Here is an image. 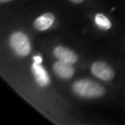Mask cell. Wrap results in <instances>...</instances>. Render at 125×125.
<instances>
[{
    "mask_svg": "<svg viewBox=\"0 0 125 125\" xmlns=\"http://www.w3.org/2000/svg\"><path fill=\"white\" fill-rule=\"evenodd\" d=\"M71 91L83 99H99L105 95V88L90 78H81L71 84Z\"/></svg>",
    "mask_w": 125,
    "mask_h": 125,
    "instance_id": "cell-1",
    "label": "cell"
},
{
    "mask_svg": "<svg viewBox=\"0 0 125 125\" xmlns=\"http://www.w3.org/2000/svg\"><path fill=\"white\" fill-rule=\"evenodd\" d=\"M9 45L12 51L19 57H27L31 52V44L28 36L21 30H16L9 36Z\"/></svg>",
    "mask_w": 125,
    "mask_h": 125,
    "instance_id": "cell-2",
    "label": "cell"
},
{
    "mask_svg": "<svg viewBox=\"0 0 125 125\" xmlns=\"http://www.w3.org/2000/svg\"><path fill=\"white\" fill-rule=\"evenodd\" d=\"M91 72L94 76L103 81H110L115 76V70L104 61H95L91 64Z\"/></svg>",
    "mask_w": 125,
    "mask_h": 125,
    "instance_id": "cell-3",
    "label": "cell"
},
{
    "mask_svg": "<svg viewBox=\"0 0 125 125\" xmlns=\"http://www.w3.org/2000/svg\"><path fill=\"white\" fill-rule=\"evenodd\" d=\"M52 70L56 76L63 80H68L72 78L75 73V69L72 63L60 61V60H58L52 64Z\"/></svg>",
    "mask_w": 125,
    "mask_h": 125,
    "instance_id": "cell-4",
    "label": "cell"
},
{
    "mask_svg": "<svg viewBox=\"0 0 125 125\" xmlns=\"http://www.w3.org/2000/svg\"><path fill=\"white\" fill-rule=\"evenodd\" d=\"M53 56L60 61H63L69 63H76L78 62V55L76 52H74L72 49L63 46V45H59L56 46L53 49Z\"/></svg>",
    "mask_w": 125,
    "mask_h": 125,
    "instance_id": "cell-5",
    "label": "cell"
},
{
    "mask_svg": "<svg viewBox=\"0 0 125 125\" xmlns=\"http://www.w3.org/2000/svg\"><path fill=\"white\" fill-rule=\"evenodd\" d=\"M31 72H32L37 84L40 87H47L50 84L51 79H50L49 73L45 69V67L40 63V61L32 62V64H31Z\"/></svg>",
    "mask_w": 125,
    "mask_h": 125,
    "instance_id": "cell-6",
    "label": "cell"
},
{
    "mask_svg": "<svg viewBox=\"0 0 125 125\" xmlns=\"http://www.w3.org/2000/svg\"><path fill=\"white\" fill-rule=\"evenodd\" d=\"M56 16L52 12H46L38 16L32 22L33 28L37 31H45L48 30L55 22Z\"/></svg>",
    "mask_w": 125,
    "mask_h": 125,
    "instance_id": "cell-7",
    "label": "cell"
},
{
    "mask_svg": "<svg viewBox=\"0 0 125 125\" xmlns=\"http://www.w3.org/2000/svg\"><path fill=\"white\" fill-rule=\"evenodd\" d=\"M96 22L97 24H99L100 26H102L103 28H109L110 27V21L104 16V15H101V14H97L96 15Z\"/></svg>",
    "mask_w": 125,
    "mask_h": 125,
    "instance_id": "cell-8",
    "label": "cell"
},
{
    "mask_svg": "<svg viewBox=\"0 0 125 125\" xmlns=\"http://www.w3.org/2000/svg\"><path fill=\"white\" fill-rule=\"evenodd\" d=\"M69 1L72 2V3H74V4H81V3L84 2V0H69Z\"/></svg>",
    "mask_w": 125,
    "mask_h": 125,
    "instance_id": "cell-9",
    "label": "cell"
},
{
    "mask_svg": "<svg viewBox=\"0 0 125 125\" xmlns=\"http://www.w3.org/2000/svg\"><path fill=\"white\" fill-rule=\"evenodd\" d=\"M10 1H13V0H0V3L1 4H4V3H8Z\"/></svg>",
    "mask_w": 125,
    "mask_h": 125,
    "instance_id": "cell-10",
    "label": "cell"
}]
</instances>
